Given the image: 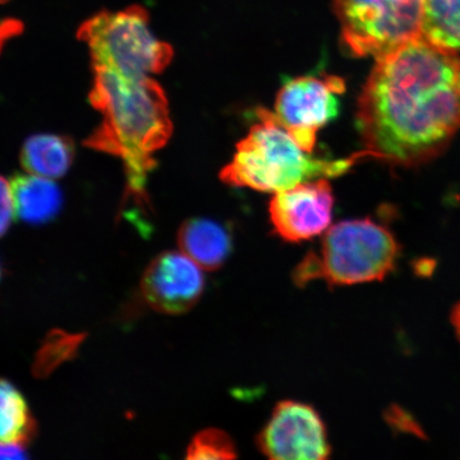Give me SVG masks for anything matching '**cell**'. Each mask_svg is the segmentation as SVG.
<instances>
[{"mask_svg":"<svg viewBox=\"0 0 460 460\" xmlns=\"http://www.w3.org/2000/svg\"><path fill=\"white\" fill-rule=\"evenodd\" d=\"M401 246L394 234L370 217L329 228L319 252H309L292 272L297 287L323 280L331 287L381 281L398 266Z\"/></svg>","mask_w":460,"mask_h":460,"instance_id":"obj_4","label":"cell"},{"mask_svg":"<svg viewBox=\"0 0 460 460\" xmlns=\"http://www.w3.org/2000/svg\"><path fill=\"white\" fill-rule=\"evenodd\" d=\"M422 36L442 49L460 51V0H424Z\"/></svg>","mask_w":460,"mask_h":460,"instance_id":"obj_15","label":"cell"},{"mask_svg":"<svg viewBox=\"0 0 460 460\" xmlns=\"http://www.w3.org/2000/svg\"><path fill=\"white\" fill-rule=\"evenodd\" d=\"M0 452H2L3 460H20L27 458L26 446L20 444H2Z\"/></svg>","mask_w":460,"mask_h":460,"instance_id":"obj_19","label":"cell"},{"mask_svg":"<svg viewBox=\"0 0 460 460\" xmlns=\"http://www.w3.org/2000/svg\"><path fill=\"white\" fill-rule=\"evenodd\" d=\"M451 319L454 330H456L458 341L460 342V302L456 305V307H454Z\"/></svg>","mask_w":460,"mask_h":460,"instance_id":"obj_20","label":"cell"},{"mask_svg":"<svg viewBox=\"0 0 460 460\" xmlns=\"http://www.w3.org/2000/svg\"><path fill=\"white\" fill-rule=\"evenodd\" d=\"M341 42L355 57H382L422 37L424 0H333Z\"/></svg>","mask_w":460,"mask_h":460,"instance_id":"obj_6","label":"cell"},{"mask_svg":"<svg viewBox=\"0 0 460 460\" xmlns=\"http://www.w3.org/2000/svg\"><path fill=\"white\" fill-rule=\"evenodd\" d=\"M376 60L358 101L367 149L394 164L424 163L460 128V59L422 36Z\"/></svg>","mask_w":460,"mask_h":460,"instance_id":"obj_1","label":"cell"},{"mask_svg":"<svg viewBox=\"0 0 460 460\" xmlns=\"http://www.w3.org/2000/svg\"><path fill=\"white\" fill-rule=\"evenodd\" d=\"M3 3L10 2V0H2Z\"/></svg>","mask_w":460,"mask_h":460,"instance_id":"obj_21","label":"cell"},{"mask_svg":"<svg viewBox=\"0 0 460 460\" xmlns=\"http://www.w3.org/2000/svg\"><path fill=\"white\" fill-rule=\"evenodd\" d=\"M261 123L237 146V153L221 172L228 186L251 188L262 192H280L320 178L345 174L359 160L374 157L370 151L341 159H321L304 151L275 113L258 109Z\"/></svg>","mask_w":460,"mask_h":460,"instance_id":"obj_3","label":"cell"},{"mask_svg":"<svg viewBox=\"0 0 460 460\" xmlns=\"http://www.w3.org/2000/svg\"><path fill=\"white\" fill-rule=\"evenodd\" d=\"M327 178L304 182L276 192L269 206L274 233L287 243H298L330 228L333 194Z\"/></svg>","mask_w":460,"mask_h":460,"instance_id":"obj_9","label":"cell"},{"mask_svg":"<svg viewBox=\"0 0 460 460\" xmlns=\"http://www.w3.org/2000/svg\"><path fill=\"white\" fill-rule=\"evenodd\" d=\"M94 68L92 105L102 122L84 146L122 159L128 195L146 205V181L156 161L153 154L168 143L172 130L169 103L160 84L148 76L129 77Z\"/></svg>","mask_w":460,"mask_h":460,"instance_id":"obj_2","label":"cell"},{"mask_svg":"<svg viewBox=\"0 0 460 460\" xmlns=\"http://www.w3.org/2000/svg\"><path fill=\"white\" fill-rule=\"evenodd\" d=\"M74 156L70 137L42 134L27 139L22 148L21 164L29 174L55 180L71 168Z\"/></svg>","mask_w":460,"mask_h":460,"instance_id":"obj_13","label":"cell"},{"mask_svg":"<svg viewBox=\"0 0 460 460\" xmlns=\"http://www.w3.org/2000/svg\"><path fill=\"white\" fill-rule=\"evenodd\" d=\"M238 457L234 442L226 431L207 429L193 437L187 448L189 460L234 459Z\"/></svg>","mask_w":460,"mask_h":460,"instance_id":"obj_17","label":"cell"},{"mask_svg":"<svg viewBox=\"0 0 460 460\" xmlns=\"http://www.w3.org/2000/svg\"><path fill=\"white\" fill-rule=\"evenodd\" d=\"M177 241L183 254L207 271L220 269L233 250L229 230L222 224L204 217L190 218L183 223Z\"/></svg>","mask_w":460,"mask_h":460,"instance_id":"obj_11","label":"cell"},{"mask_svg":"<svg viewBox=\"0 0 460 460\" xmlns=\"http://www.w3.org/2000/svg\"><path fill=\"white\" fill-rule=\"evenodd\" d=\"M264 456L275 460H324L332 447L323 419L307 402L285 400L275 405L256 437Z\"/></svg>","mask_w":460,"mask_h":460,"instance_id":"obj_8","label":"cell"},{"mask_svg":"<svg viewBox=\"0 0 460 460\" xmlns=\"http://www.w3.org/2000/svg\"><path fill=\"white\" fill-rule=\"evenodd\" d=\"M77 38L88 45L93 67L125 76L161 73L172 58V46L154 36L147 10L139 4L100 11L79 27Z\"/></svg>","mask_w":460,"mask_h":460,"instance_id":"obj_5","label":"cell"},{"mask_svg":"<svg viewBox=\"0 0 460 460\" xmlns=\"http://www.w3.org/2000/svg\"><path fill=\"white\" fill-rule=\"evenodd\" d=\"M344 91V80L332 75L289 79L276 97V118L304 151L313 153L318 131L337 118Z\"/></svg>","mask_w":460,"mask_h":460,"instance_id":"obj_7","label":"cell"},{"mask_svg":"<svg viewBox=\"0 0 460 460\" xmlns=\"http://www.w3.org/2000/svg\"><path fill=\"white\" fill-rule=\"evenodd\" d=\"M37 422L27 402L13 383L3 379L0 388V438L2 444H31L37 435Z\"/></svg>","mask_w":460,"mask_h":460,"instance_id":"obj_14","label":"cell"},{"mask_svg":"<svg viewBox=\"0 0 460 460\" xmlns=\"http://www.w3.org/2000/svg\"><path fill=\"white\" fill-rule=\"evenodd\" d=\"M86 333H72L62 330H53L48 333L39 349L32 365L33 376L48 378L58 367L76 358L80 345Z\"/></svg>","mask_w":460,"mask_h":460,"instance_id":"obj_16","label":"cell"},{"mask_svg":"<svg viewBox=\"0 0 460 460\" xmlns=\"http://www.w3.org/2000/svg\"><path fill=\"white\" fill-rule=\"evenodd\" d=\"M199 268L183 252H163L148 264L142 276L144 300L161 314L188 313L204 292L205 279Z\"/></svg>","mask_w":460,"mask_h":460,"instance_id":"obj_10","label":"cell"},{"mask_svg":"<svg viewBox=\"0 0 460 460\" xmlns=\"http://www.w3.org/2000/svg\"><path fill=\"white\" fill-rule=\"evenodd\" d=\"M16 216L31 224H43L56 217L62 207L59 187L49 178L17 174L11 178Z\"/></svg>","mask_w":460,"mask_h":460,"instance_id":"obj_12","label":"cell"},{"mask_svg":"<svg viewBox=\"0 0 460 460\" xmlns=\"http://www.w3.org/2000/svg\"><path fill=\"white\" fill-rule=\"evenodd\" d=\"M2 217H0V230L4 235L7 233L11 223L16 216L15 203L13 198V188H11L10 181L2 178Z\"/></svg>","mask_w":460,"mask_h":460,"instance_id":"obj_18","label":"cell"}]
</instances>
